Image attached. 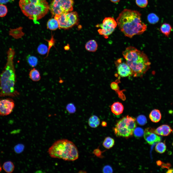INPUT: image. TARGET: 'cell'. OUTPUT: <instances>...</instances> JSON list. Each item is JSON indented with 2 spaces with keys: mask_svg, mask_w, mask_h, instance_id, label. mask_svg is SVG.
I'll list each match as a JSON object with an SVG mask.
<instances>
[{
  "mask_svg": "<svg viewBox=\"0 0 173 173\" xmlns=\"http://www.w3.org/2000/svg\"><path fill=\"white\" fill-rule=\"evenodd\" d=\"M141 16L139 12L127 9L119 13L116 21L119 29L125 36L131 38L146 30L147 26L142 21Z\"/></svg>",
  "mask_w": 173,
  "mask_h": 173,
  "instance_id": "1",
  "label": "cell"
},
{
  "mask_svg": "<svg viewBox=\"0 0 173 173\" xmlns=\"http://www.w3.org/2000/svg\"><path fill=\"white\" fill-rule=\"evenodd\" d=\"M15 54L14 50L10 48L5 67L0 75V97H14L19 94L15 88L16 81L13 61Z\"/></svg>",
  "mask_w": 173,
  "mask_h": 173,
  "instance_id": "2",
  "label": "cell"
},
{
  "mask_svg": "<svg viewBox=\"0 0 173 173\" xmlns=\"http://www.w3.org/2000/svg\"><path fill=\"white\" fill-rule=\"evenodd\" d=\"M123 55L134 77H142L149 68L151 63L147 56L135 47H128Z\"/></svg>",
  "mask_w": 173,
  "mask_h": 173,
  "instance_id": "3",
  "label": "cell"
},
{
  "mask_svg": "<svg viewBox=\"0 0 173 173\" xmlns=\"http://www.w3.org/2000/svg\"><path fill=\"white\" fill-rule=\"evenodd\" d=\"M48 153L53 158L68 161H74L79 157L78 149L74 144L67 139H62L55 142L49 148Z\"/></svg>",
  "mask_w": 173,
  "mask_h": 173,
  "instance_id": "4",
  "label": "cell"
},
{
  "mask_svg": "<svg viewBox=\"0 0 173 173\" xmlns=\"http://www.w3.org/2000/svg\"><path fill=\"white\" fill-rule=\"evenodd\" d=\"M19 5L23 14L35 23L45 15L49 10L46 0H20Z\"/></svg>",
  "mask_w": 173,
  "mask_h": 173,
  "instance_id": "5",
  "label": "cell"
},
{
  "mask_svg": "<svg viewBox=\"0 0 173 173\" xmlns=\"http://www.w3.org/2000/svg\"><path fill=\"white\" fill-rule=\"evenodd\" d=\"M136 126L135 118L127 115L117 122L113 130L117 136L127 137L132 135Z\"/></svg>",
  "mask_w": 173,
  "mask_h": 173,
  "instance_id": "6",
  "label": "cell"
},
{
  "mask_svg": "<svg viewBox=\"0 0 173 173\" xmlns=\"http://www.w3.org/2000/svg\"><path fill=\"white\" fill-rule=\"evenodd\" d=\"M74 4L73 0H53L49 6V10L54 17L72 11Z\"/></svg>",
  "mask_w": 173,
  "mask_h": 173,
  "instance_id": "7",
  "label": "cell"
},
{
  "mask_svg": "<svg viewBox=\"0 0 173 173\" xmlns=\"http://www.w3.org/2000/svg\"><path fill=\"white\" fill-rule=\"evenodd\" d=\"M54 18L58 21L59 28L65 30L75 25L78 20V14L75 12H69Z\"/></svg>",
  "mask_w": 173,
  "mask_h": 173,
  "instance_id": "8",
  "label": "cell"
},
{
  "mask_svg": "<svg viewBox=\"0 0 173 173\" xmlns=\"http://www.w3.org/2000/svg\"><path fill=\"white\" fill-rule=\"evenodd\" d=\"M117 25L116 21L113 18L108 17L105 18L102 23L96 26L100 28L98 30L99 33L107 38L113 32Z\"/></svg>",
  "mask_w": 173,
  "mask_h": 173,
  "instance_id": "9",
  "label": "cell"
},
{
  "mask_svg": "<svg viewBox=\"0 0 173 173\" xmlns=\"http://www.w3.org/2000/svg\"><path fill=\"white\" fill-rule=\"evenodd\" d=\"M15 106L14 101L12 99L0 98V115L6 116L12 111Z\"/></svg>",
  "mask_w": 173,
  "mask_h": 173,
  "instance_id": "10",
  "label": "cell"
},
{
  "mask_svg": "<svg viewBox=\"0 0 173 173\" xmlns=\"http://www.w3.org/2000/svg\"><path fill=\"white\" fill-rule=\"evenodd\" d=\"M118 74L122 77L133 76L131 69L126 62H123L121 58L117 59L115 62Z\"/></svg>",
  "mask_w": 173,
  "mask_h": 173,
  "instance_id": "11",
  "label": "cell"
},
{
  "mask_svg": "<svg viewBox=\"0 0 173 173\" xmlns=\"http://www.w3.org/2000/svg\"><path fill=\"white\" fill-rule=\"evenodd\" d=\"M144 137L147 142L151 145L154 143L159 142L161 140L160 137L154 133L153 129L149 128L145 129L144 133Z\"/></svg>",
  "mask_w": 173,
  "mask_h": 173,
  "instance_id": "12",
  "label": "cell"
},
{
  "mask_svg": "<svg viewBox=\"0 0 173 173\" xmlns=\"http://www.w3.org/2000/svg\"><path fill=\"white\" fill-rule=\"evenodd\" d=\"M172 131V130L169 125L163 124L158 127L154 130V132L157 135L167 136L169 135Z\"/></svg>",
  "mask_w": 173,
  "mask_h": 173,
  "instance_id": "13",
  "label": "cell"
},
{
  "mask_svg": "<svg viewBox=\"0 0 173 173\" xmlns=\"http://www.w3.org/2000/svg\"><path fill=\"white\" fill-rule=\"evenodd\" d=\"M111 109V111L113 113L116 115H118L123 113L124 107L121 103L116 102L112 105Z\"/></svg>",
  "mask_w": 173,
  "mask_h": 173,
  "instance_id": "14",
  "label": "cell"
},
{
  "mask_svg": "<svg viewBox=\"0 0 173 173\" xmlns=\"http://www.w3.org/2000/svg\"><path fill=\"white\" fill-rule=\"evenodd\" d=\"M149 117L152 122L155 123L158 122L161 118V114L160 111L157 109L153 110L149 115Z\"/></svg>",
  "mask_w": 173,
  "mask_h": 173,
  "instance_id": "15",
  "label": "cell"
},
{
  "mask_svg": "<svg viewBox=\"0 0 173 173\" xmlns=\"http://www.w3.org/2000/svg\"><path fill=\"white\" fill-rule=\"evenodd\" d=\"M85 48L87 51L91 52H95L98 48V45L96 41L94 40H91L86 43Z\"/></svg>",
  "mask_w": 173,
  "mask_h": 173,
  "instance_id": "16",
  "label": "cell"
},
{
  "mask_svg": "<svg viewBox=\"0 0 173 173\" xmlns=\"http://www.w3.org/2000/svg\"><path fill=\"white\" fill-rule=\"evenodd\" d=\"M172 29V28L170 24L165 23L161 25L160 31L166 37H168Z\"/></svg>",
  "mask_w": 173,
  "mask_h": 173,
  "instance_id": "17",
  "label": "cell"
},
{
  "mask_svg": "<svg viewBox=\"0 0 173 173\" xmlns=\"http://www.w3.org/2000/svg\"><path fill=\"white\" fill-rule=\"evenodd\" d=\"M100 123L99 119L97 116L95 115L91 116L88 120L89 126L93 128L97 127L99 125Z\"/></svg>",
  "mask_w": 173,
  "mask_h": 173,
  "instance_id": "18",
  "label": "cell"
},
{
  "mask_svg": "<svg viewBox=\"0 0 173 173\" xmlns=\"http://www.w3.org/2000/svg\"><path fill=\"white\" fill-rule=\"evenodd\" d=\"M29 75L30 78L34 81H38L41 79V77L39 71L34 68L30 71Z\"/></svg>",
  "mask_w": 173,
  "mask_h": 173,
  "instance_id": "19",
  "label": "cell"
},
{
  "mask_svg": "<svg viewBox=\"0 0 173 173\" xmlns=\"http://www.w3.org/2000/svg\"><path fill=\"white\" fill-rule=\"evenodd\" d=\"M48 29L51 30H55L59 28V25L57 20L55 18L49 19L47 24Z\"/></svg>",
  "mask_w": 173,
  "mask_h": 173,
  "instance_id": "20",
  "label": "cell"
},
{
  "mask_svg": "<svg viewBox=\"0 0 173 173\" xmlns=\"http://www.w3.org/2000/svg\"><path fill=\"white\" fill-rule=\"evenodd\" d=\"M114 143V140L113 138L108 136L104 139L103 143V145L106 148L109 149L113 146Z\"/></svg>",
  "mask_w": 173,
  "mask_h": 173,
  "instance_id": "21",
  "label": "cell"
},
{
  "mask_svg": "<svg viewBox=\"0 0 173 173\" xmlns=\"http://www.w3.org/2000/svg\"><path fill=\"white\" fill-rule=\"evenodd\" d=\"M3 168L4 170L7 173H12L14 170V166L13 163L9 161L5 162L3 165Z\"/></svg>",
  "mask_w": 173,
  "mask_h": 173,
  "instance_id": "22",
  "label": "cell"
},
{
  "mask_svg": "<svg viewBox=\"0 0 173 173\" xmlns=\"http://www.w3.org/2000/svg\"><path fill=\"white\" fill-rule=\"evenodd\" d=\"M26 59L29 65L31 67H35L37 64L38 59L34 56L29 55L27 56Z\"/></svg>",
  "mask_w": 173,
  "mask_h": 173,
  "instance_id": "23",
  "label": "cell"
},
{
  "mask_svg": "<svg viewBox=\"0 0 173 173\" xmlns=\"http://www.w3.org/2000/svg\"><path fill=\"white\" fill-rule=\"evenodd\" d=\"M147 19L150 23L154 24L159 21V17L155 14L153 13H151L149 14L148 15Z\"/></svg>",
  "mask_w": 173,
  "mask_h": 173,
  "instance_id": "24",
  "label": "cell"
},
{
  "mask_svg": "<svg viewBox=\"0 0 173 173\" xmlns=\"http://www.w3.org/2000/svg\"><path fill=\"white\" fill-rule=\"evenodd\" d=\"M166 146L165 143L162 142L158 143L156 145L155 149L157 152L162 154L164 153L166 150Z\"/></svg>",
  "mask_w": 173,
  "mask_h": 173,
  "instance_id": "25",
  "label": "cell"
},
{
  "mask_svg": "<svg viewBox=\"0 0 173 173\" xmlns=\"http://www.w3.org/2000/svg\"><path fill=\"white\" fill-rule=\"evenodd\" d=\"M37 51L38 53L41 55H44L47 53L48 48L45 44H40L37 48Z\"/></svg>",
  "mask_w": 173,
  "mask_h": 173,
  "instance_id": "26",
  "label": "cell"
},
{
  "mask_svg": "<svg viewBox=\"0 0 173 173\" xmlns=\"http://www.w3.org/2000/svg\"><path fill=\"white\" fill-rule=\"evenodd\" d=\"M136 120L138 124L141 125H144L147 122L146 117L142 115L138 116L136 119Z\"/></svg>",
  "mask_w": 173,
  "mask_h": 173,
  "instance_id": "27",
  "label": "cell"
},
{
  "mask_svg": "<svg viewBox=\"0 0 173 173\" xmlns=\"http://www.w3.org/2000/svg\"><path fill=\"white\" fill-rule=\"evenodd\" d=\"M133 133L135 136L136 137H140L143 135V130L142 128L140 127H137L135 129Z\"/></svg>",
  "mask_w": 173,
  "mask_h": 173,
  "instance_id": "28",
  "label": "cell"
},
{
  "mask_svg": "<svg viewBox=\"0 0 173 173\" xmlns=\"http://www.w3.org/2000/svg\"><path fill=\"white\" fill-rule=\"evenodd\" d=\"M25 148L24 145L22 144H19L16 145L14 148L15 152L16 153L19 154L22 153Z\"/></svg>",
  "mask_w": 173,
  "mask_h": 173,
  "instance_id": "29",
  "label": "cell"
},
{
  "mask_svg": "<svg viewBox=\"0 0 173 173\" xmlns=\"http://www.w3.org/2000/svg\"><path fill=\"white\" fill-rule=\"evenodd\" d=\"M7 12L6 6L3 4H0V17L5 16L7 14Z\"/></svg>",
  "mask_w": 173,
  "mask_h": 173,
  "instance_id": "30",
  "label": "cell"
},
{
  "mask_svg": "<svg viewBox=\"0 0 173 173\" xmlns=\"http://www.w3.org/2000/svg\"><path fill=\"white\" fill-rule=\"evenodd\" d=\"M136 2L139 7L142 8L146 7L148 4V0H136Z\"/></svg>",
  "mask_w": 173,
  "mask_h": 173,
  "instance_id": "31",
  "label": "cell"
},
{
  "mask_svg": "<svg viewBox=\"0 0 173 173\" xmlns=\"http://www.w3.org/2000/svg\"><path fill=\"white\" fill-rule=\"evenodd\" d=\"M66 109L70 113H74L76 111V108L72 103L68 104L66 106Z\"/></svg>",
  "mask_w": 173,
  "mask_h": 173,
  "instance_id": "32",
  "label": "cell"
},
{
  "mask_svg": "<svg viewBox=\"0 0 173 173\" xmlns=\"http://www.w3.org/2000/svg\"><path fill=\"white\" fill-rule=\"evenodd\" d=\"M45 40L48 42L49 45L48 51L47 53V56L48 55V54L50 49L53 46H54L55 45V40L53 36L52 35L51 38L50 40H47L46 39Z\"/></svg>",
  "mask_w": 173,
  "mask_h": 173,
  "instance_id": "33",
  "label": "cell"
},
{
  "mask_svg": "<svg viewBox=\"0 0 173 173\" xmlns=\"http://www.w3.org/2000/svg\"><path fill=\"white\" fill-rule=\"evenodd\" d=\"M156 163L158 165L161 166L162 168H166L168 169L171 166V165L170 163H165L160 161H157Z\"/></svg>",
  "mask_w": 173,
  "mask_h": 173,
  "instance_id": "34",
  "label": "cell"
},
{
  "mask_svg": "<svg viewBox=\"0 0 173 173\" xmlns=\"http://www.w3.org/2000/svg\"><path fill=\"white\" fill-rule=\"evenodd\" d=\"M103 172L104 173H112L113 170L112 167L109 165H106L104 166L103 169Z\"/></svg>",
  "mask_w": 173,
  "mask_h": 173,
  "instance_id": "35",
  "label": "cell"
},
{
  "mask_svg": "<svg viewBox=\"0 0 173 173\" xmlns=\"http://www.w3.org/2000/svg\"><path fill=\"white\" fill-rule=\"evenodd\" d=\"M110 86L112 90L115 91H117L119 89V86L117 83L115 82H112Z\"/></svg>",
  "mask_w": 173,
  "mask_h": 173,
  "instance_id": "36",
  "label": "cell"
},
{
  "mask_svg": "<svg viewBox=\"0 0 173 173\" xmlns=\"http://www.w3.org/2000/svg\"><path fill=\"white\" fill-rule=\"evenodd\" d=\"M13 0H0V4H3L11 2Z\"/></svg>",
  "mask_w": 173,
  "mask_h": 173,
  "instance_id": "37",
  "label": "cell"
},
{
  "mask_svg": "<svg viewBox=\"0 0 173 173\" xmlns=\"http://www.w3.org/2000/svg\"><path fill=\"white\" fill-rule=\"evenodd\" d=\"M167 173H173V168L169 169L166 172Z\"/></svg>",
  "mask_w": 173,
  "mask_h": 173,
  "instance_id": "38",
  "label": "cell"
},
{
  "mask_svg": "<svg viewBox=\"0 0 173 173\" xmlns=\"http://www.w3.org/2000/svg\"><path fill=\"white\" fill-rule=\"evenodd\" d=\"M107 124L106 123L105 121H103L101 124L104 127L106 126H107Z\"/></svg>",
  "mask_w": 173,
  "mask_h": 173,
  "instance_id": "39",
  "label": "cell"
},
{
  "mask_svg": "<svg viewBox=\"0 0 173 173\" xmlns=\"http://www.w3.org/2000/svg\"><path fill=\"white\" fill-rule=\"evenodd\" d=\"M112 2L114 3H117L119 2L120 0H110Z\"/></svg>",
  "mask_w": 173,
  "mask_h": 173,
  "instance_id": "40",
  "label": "cell"
},
{
  "mask_svg": "<svg viewBox=\"0 0 173 173\" xmlns=\"http://www.w3.org/2000/svg\"><path fill=\"white\" fill-rule=\"evenodd\" d=\"M1 170V167L0 166V172Z\"/></svg>",
  "mask_w": 173,
  "mask_h": 173,
  "instance_id": "41",
  "label": "cell"
},
{
  "mask_svg": "<svg viewBox=\"0 0 173 173\" xmlns=\"http://www.w3.org/2000/svg\"><path fill=\"white\" fill-rule=\"evenodd\" d=\"M172 145L173 146V142L172 143Z\"/></svg>",
  "mask_w": 173,
  "mask_h": 173,
  "instance_id": "42",
  "label": "cell"
}]
</instances>
